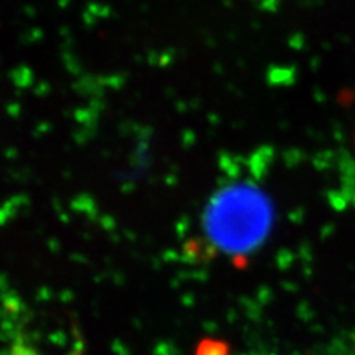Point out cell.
<instances>
[{"instance_id": "6da1fadb", "label": "cell", "mask_w": 355, "mask_h": 355, "mask_svg": "<svg viewBox=\"0 0 355 355\" xmlns=\"http://www.w3.org/2000/svg\"><path fill=\"white\" fill-rule=\"evenodd\" d=\"M197 355H227V349L221 342H205L200 345Z\"/></svg>"}]
</instances>
